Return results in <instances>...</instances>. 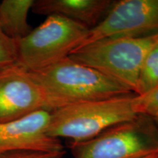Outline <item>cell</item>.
I'll list each match as a JSON object with an SVG mask.
<instances>
[{
	"mask_svg": "<svg viewBox=\"0 0 158 158\" xmlns=\"http://www.w3.org/2000/svg\"><path fill=\"white\" fill-rule=\"evenodd\" d=\"M157 158H158V157H157Z\"/></svg>",
	"mask_w": 158,
	"mask_h": 158,
	"instance_id": "17",
	"label": "cell"
},
{
	"mask_svg": "<svg viewBox=\"0 0 158 158\" xmlns=\"http://www.w3.org/2000/svg\"><path fill=\"white\" fill-rule=\"evenodd\" d=\"M134 106L138 114L158 116V86L141 95L135 94Z\"/></svg>",
	"mask_w": 158,
	"mask_h": 158,
	"instance_id": "12",
	"label": "cell"
},
{
	"mask_svg": "<svg viewBox=\"0 0 158 158\" xmlns=\"http://www.w3.org/2000/svg\"><path fill=\"white\" fill-rule=\"evenodd\" d=\"M156 33H158V0H117L113 1L102 21L89 29L78 48L102 40L145 37Z\"/></svg>",
	"mask_w": 158,
	"mask_h": 158,
	"instance_id": "6",
	"label": "cell"
},
{
	"mask_svg": "<svg viewBox=\"0 0 158 158\" xmlns=\"http://www.w3.org/2000/svg\"><path fill=\"white\" fill-rule=\"evenodd\" d=\"M135 94L70 105L51 112L47 134L70 142L84 141L112 126L130 121L138 114Z\"/></svg>",
	"mask_w": 158,
	"mask_h": 158,
	"instance_id": "2",
	"label": "cell"
},
{
	"mask_svg": "<svg viewBox=\"0 0 158 158\" xmlns=\"http://www.w3.org/2000/svg\"><path fill=\"white\" fill-rule=\"evenodd\" d=\"M157 157H158V152H156V153L152 154V155H148L147 157H143V158H157Z\"/></svg>",
	"mask_w": 158,
	"mask_h": 158,
	"instance_id": "15",
	"label": "cell"
},
{
	"mask_svg": "<svg viewBox=\"0 0 158 158\" xmlns=\"http://www.w3.org/2000/svg\"><path fill=\"white\" fill-rule=\"evenodd\" d=\"M16 62V42L7 37L0 26V68Z\"/></svg>",
	"mask_w": 158,
	"mask_h": 158,
	"instance_id": "13",
	"label": "cell"
},
{
	"mask_svg": "<svg viewBox=\"0 0 158 158\" xmlns=\"http://www.w3.org/2000/svg\"><path fill=\"white\" fill-rule=\"evenodd\" d=\"M69 148L73 158H143L158 152V128L153 117L138 114Z\"/></svg>",
	"mask_w": 158,
	"mask_h": 158,
	"instance_id": "5",
	"label": "cell"
},
{
	"mask_svg": "<svg viewBox=\"0 0 158 158\" xmlns=\"http://www.w3.org/2000/svg\"><path fill=\"white\" fill-rule=\"evenodd\" d=\"M154 120H155L156 124H157V127L158 128V116H156V117H153Z\"/></svg>",
	"mask_w": 158,
	"mask_h": 158,
	"instance_id": "16",
	"label": "cell"
},
{
	"mask_svg": "<svg viewBox=\"0 0 158 158\" xmlns=\"http://www.w3.org/2000/svg\"><path fill=\"white\" fill-rule=\"evenodd\" d=\"M51 112L39 110L13 122L0 123V154L13 151H64L60 139L48 135Z\"/></svg>",
	"mask_w": 158,
	"mask_h": 158,
	"instance_id": "8",
	"label": "cell"
},
{
	"mask_svg": "<svg viewBox=\"0 0 158 158\" xmlns=\"http://www.w3.org/2000/svg\"><path fill=\"white\" fill-rule=\"evenodd\" d=\"M158 86V44L146 57L138 79L136 95H141Z\"/></svg>",
	"mask_w": 158,
	"mask_h": 158,
	"instance_id": "11",
	"label": "cell"
},
{
	"mask_svg": "<svg viewBox=\"0 0 158 158\" xmlns=\"http://www.w3.org/2000/svg\"><path fill=\"white\" fill-rule=\"evenodd\" d=\"M29 73L46 91L54 110L80 102L135 94L69 56L43 70Z\"/></svg>",
	"mask_w": 158,
	"mask_h": 158,
	"instance_id": "1",
	"label": "cell"
},
{
	"mask_svg": "<svg viewBox=\"0 0 158 158\" xmlns=\"http://www.w3.org/2000/svg\"><path fill=\"white\" fill-rule=\"evenodd\" d=\"M157 44L158 33L145 37H114L81 47L69 57L99 71L135 93L144 60Z\"/></svg>",
	"mask_w": 158,
	"mask_h": 158,
	"instance_id": "3",
	"label": "cell"
},
{
	"mask_svg": "<svg viewBox=\"0 0 158 158\" xmlns=\"http://www.w3.org/2000/svg\"><path fill=\"white\" fill-rule=\"evenodd\" d=\"M35 0H3L0 3V26L5 35L15 41L31 32L28 14Z\"/></svg>",
	"mask_w": 158,
	"mask_h": 158,
	"instance_id": "10",
	"label": "cell"
},
{
	"mask_svg": "<svg viewBox=\"0 0 158 158\" xmlns=\"http://www.w3.org/2000/svg\"><path fill=\"white\" fill-rule=\"evenodd\" d=\"M66 151L45 152L36 151H13L0 154V158H62Z\"/></svg>",
	"mask_w": 158,
	"mask_h": 158,
	"instance_id": "14",
	"label": "cell"
},
{
	"mask_svg": "<svg viewBox=\"0 0 158 158\" xmlns=\"http://www.w3.org/2000/svg\"><path fill=\"white\" fill-rule=\"evenodd\" d=\"M89 29L59 15L16 40L17 63L28 71L43 70L70 56L87 37Z\"/></svg>",
	"mask_w": 158,
	"mask_h": 158,
	"instance_id": "4",
	"label": "cell"
},
{
	"mask_svg": "<svg viewBox=\"0 0 158 158\" xmlns=\"http://www.w3.org/2000/svg\"><path fill=\"white\" fill-rule=\"evenodd\" d=\"M39 110H54L50 97L29 71L17 62L0 68V123Z\"/></svg>",
	"mask_w": 158,
	"mask_h": 158,
	"instance_id": "7",
	"label": "cell"
},
{
	"mask_svg": "<svg viewBox=\"0 0 158 158\" xmlns=\"http://www.w3.org/2000/svg\"><path fill=\"white\" fill-rule=\"evenodd\" d=\"M112 3V0H37L31 10L37 15H62L91 29L102 21Z\"/></svg>",
	"mask_w": 158,
	"mask_h": 158,
	"instance_id": "9",
	"label": "cell"
}]
</instances>
